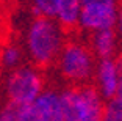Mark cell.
Returning <instances> with one entry per match:
<instances>
[{"mask_svg": "<svg viewBox=\"0 0 122 121\" xmlns=\"http://www.w3.org/2000/svg\"><path fill=\"white\" fill-rule=\"evenodd\" d=\"M64 44L63 27L56 19L36 16L27 30V50L36 66H49L55 63Z\"/></svg>", "mask_w": 122, "mask_h": 121, "instance_id": "6da1fadb", "label": "cell"}, {"mask_svg": "<svg viewBox=\"0 0 122 121\" xmlns=\"http://www.w3.org/2000/svg\"><path fill=\"white\" fill-rule=\"evenodd\" d=\"M60 96L63 121H103L105 104L96 86H71Z\"/></svg>", "mask_w": 122, "mask_h": 121, "instance_id": "7a4b0ae2", "label": "cell"}, {"mask_svg": "<svg viewBox=\"0 0 122 121\" xmlns=\"http://www.w3.org/2000/svg\"><path fill=\"white\" fill-rule=\"evenodd\" d=\"M61 75L74 83H85L96 71L94 53L88 46L77 41L64 43L56 58Z\"/></svg>", "mask_w": 122, "mask_h": 121, "instance_id": "3957f363", "label": "cell"}, {"mask_svg": "<svg viewBox=\"0 0 122 121\" xmlns=\"http://www.w3.org/2000/svg\"><path fill=\"white\" fill-rule=\"evenodd\" d=\"M44 91V79L41 72L31 66H20L10 74L6 80V94L14 107L27 105L36 101Z\"/></svg>", "mask_w": 122, "mask_h": 121, "instance_id": "277c9868", "label": "cell"}, {"mask_svg": "<svg viewBox=\"0 0 122 121\" xmlns=\"http://www.w3.org/2000/svg\"><path fill=\"white\" fill-rule=\"evenodd\" d=\"M78 25L86 32L114 29L119 14V0H80Z\"/></svg>", "mask_w": 122, "mask_h": 121, "instance_id": "5b68a950", "label": "cell"}, {"mask_svg": "<svg viewBox=\"0 0 122 121\" xmlns=\"http://www.w3.org/2000/svg\"><path fill=\"white\" fill-rule=\"evenodd\" d=\"M96 80H97V91L102 99L111 101L114 99L117 86L121 82L122 74V61L111 58H102L96 64Z\"/></svg>", "mask_w": 122, "mask_h": 121, "instance_id": "8992f818", "label": "cell"}, {"mask_svg": "<svg viewBox=\"0 0 122 121\" xmlns=\"http://www.w3.org/2000/svg\"><path fill=\"white\" fill-rule=\"evenodd\" d=\"M38 121H63L61 96L55 90H44L33 102Z\"/></svg>", "mask_w": 122, "mask_h": 121, "instance_id": "52a82bcc", "label": "cell"}, {"mask_svg": "<svg viewBox=\"0 0 122 121\" xmlns=\"http://www.w3.org/2000/svg\"><path fill=\"white\" fill-rule=\"evenodd\" d=\"M91 46H92V53L96 57H99V60L111 58L116 52V47H117V35H116L114 29L94 32Z\"/></svg>", "mask_w": 122, "mask_h": 121, "instance_id": "ba28073f", "label": "cell"}, {"mask_svg": "<svg viewBox=\"0 0 122 121\" xmlns=\"http://www.w3.org/2000/svg\"><path fill=\"white\" fill-rule=\"evenodd\" d=\"M80 6V0H60L55 19L63 29H74L78 25Z\"/></svg>", "mask_w": 122, "mask_h": 121, "instance_id": "9c48e42d", "label": "cell"}, {"mask_svg": "<svg viewBox=\"0 0 122 121\" xmlns=\"http://www.w3.org/2000/svg\"><path fill=\"white\" fill-rule=\"evenodd\" d=\"M58 3L60 0H31V8L36 16H46V17H56Z\"/></svg>", "mask_w": 122, "mask_h": 121, "instance_id": "30bf717a", "label": "cell"}, {"mask_svg": "<svg viewBox=\"0 0 122 121\" xmlns=\"http://www.w3.org/2000/svg\"><path fill=\"white\" fill-rule=\"evenodd\" d=\"M0 61L5 68H13L14 69L16 66L20 61V50L17 49L16 46H6L5 49H2L0 52Z\"/></svg>", "mask_w": 122, "mask_h": 121, "instance_id": "8fae6325", "label": "cell"}, {"mask_svg": "<svg viewBox=\"0 0 122 121\" xmlns=\"http://www.w3.org/2000/svg\"><path fill=\"white\" fill-rule=\"evenodd\" d=\"M103 121H122V104L119 101H108L103 110Z\"/></svg>", "mask_w": 122, "mask_h": 121, "instance_id": "7c38bea8", "label": "cell"}, {"mask_svg": "<svg viewBox=\"0 0 122 121\" xmlns=\"http://www.w3.org/2000/svg\"><path fill=\"white\" fill-rule=\"evenodd\" d=\"M0 121H16V107L8 105L0 112Z\"/></svg>", "mask_w": 122, "mask_h": 121, "instance_id": "4fadbf2b", "label": "cell"}, {"mask_svg": "<svg viewBox=\"0 0 122 121\" xmlns=\"http://www.w3.org/2000/svg\"><path fill=\"white\" fill-rule=\"evenodd\" d=\"M114 32L117 35V38L122 41V10H119L117 19H116V25H114Z\"/></svg>", "mask_w": 122, "mask_h": 121, "instance_id": "5bb4252c", "label": "cell"}, {"mask_svg": "<svg viewBox=\"0 0 122 121\" xmlns=\"http://www.w3.org/2000/svg\"><path fill=\"white\" fill-rule=\"evenodd\" d=\"M114 99H116V101H119V102L122 104V74H121V82H119V86H117V93H116Z\"/></svg>", "mask_w": 122, "mask_h": 121, "instance_id": "9a60e30c", "label": "cell"}]
</instances>
